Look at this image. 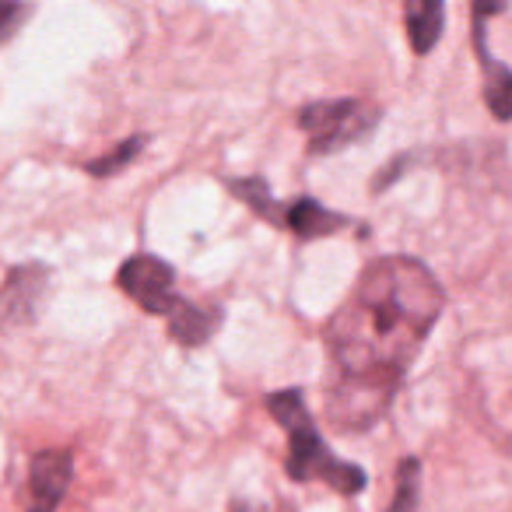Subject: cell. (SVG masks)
Here are the masks:
<instances>
[{
	"mask_svg": "<svg viewBox=\"0 0 512 512\" xmlns=\"http://www.w3.org/2000/svg\"><path fill=\"white\" fill-rule=\"evenodd\" d=\"M46 292H50V267L22 264L0 285V330L29 327L43 313Z\"/></svg>",
	"mask_w": 512,
	"mask_h": 512,
	"instance_id": "obj_5",
	"label": "cell"
},
{
	"mask_svg": "<svg viewBox=\"0 0 512 512\" xmlns=\"http://www.w3.org/2000/svg\"><path fill=\"white\" fill-rule=\"evenodd\" d=\"M148 148V137L144 134H134V137H127L123 144H116L113 151H106L102 158H92V162L85 165L92 176H99V179H106V176H113V172H120V169H127L130 162H134L141 151Z\"/></svg>",
	"mask_w": 512,
	"mask_h": 512,
	"instance_id": "obj_12",
	"label": "cell"
},
{
	"mask_svg": "<svg viewBox=\"0 0 512 512\" xmlns=\"http://www.w3.org/2000/svg\"><path fill=\"white\" fill-rule=\"evenodd\" d=\"M348 225L351 218L330 211V207H323L313 197H299L292 204H285V228L299 235V239H323V235H334Z\"/></svg>",
	"mask_w": 512,
	"mask_h": 512,
	"instance_id": "obj_7",
	"label": "cell"
},
{
	"mask_svg": "<svg viewBox=\"0 0 512 512\" xmlns=\"http://www.w3.org/2000/svg\"><path fill=\"white\" fill-rule=\"evenodd\" d=\"M418 477L421 463L407 456L397 467V491H393V502L386 505V512H418Z\"/></svg>",
	"mask_w": 512,
	"mask_h": 512,
	"instance_id": "obj_14",
	"label": "cell"
},
{
	"mask_svg": "<svg viewBox=\"0 0 512 512\" xmlns=\"http://www.w3.org/2000/svg\"><path fill=\"white\" fill-rule=\"evenodd\" d=\"M442 306V285L414 256H379L358 274L327 323V418L337 428L365 432L383 418Z\"/></svg>",
	"mask_w": 512,
	"mask_h": 512,
	"instance_id": "obj_1",
	"label": "cell"
},
{
	"mask_svg": "<svg viewBox=\"0 0 512 512\" xmlns=\"http://www.w3.org/2000/svg\"><path fill=\"white\" fill-rule=\"evenodd\" d=\"M299 127L309 134V155H334L379 127V106L365 99L309 102L299 109Z\"/></svg>",
	"mask_w": 512,
	"mask_h": 512,
	"instance_id": "obj_3",
	"label": "cell"
},
{
	"mask_svg": "<svg viewBox=\"0 0 512 512\" xmlns=\"http://www.w3.org/2000/svg\"><path fill=\"white\" fill-rule=\"evenodd\" d=\"M267 411L288 432V477L292 481H323L341 495H358L365 488V470L358 463H348L341 456L330 453L323 442L320 428H316L313 414H309L306 400L299 390H278L267 397Z\"/></svg>",
	"mask_w": 512,
	"mask_h": 512,
	"instance_id": "obj_2",
	"label": "cell"
},
{
	"mask_svg": "<svg viewBox=\"0 0 512 512\" xmlns=\"http://www.w3.org/2000/svg\"><path fill=\"white\" fill-rule=\"evenodd\" d=\"M509 11V0H470V22H474V46H477V60L481 67L491 64L488 53V22Z\"/></svg>",
	"mask_w": 512,
	"mask_h": 512,
	"instance_id": "obj_13",
	"label": "cell"
},
{
	"mask_svg": "<svg viewBox=\"0 0 512 512\" xmlns=\"http://www.w3.org/2000/svg\"><path fill=\"white\" fill-rule=\"evenodd\" d=\"M74 456L71 449H43L29 463V505L25 512H57L71 488Z\"/></svg>",
	"mask_w": 512,
	"mask_h": 512,
	"instance_id": "obj_6",
	"label": "cell"
},
{
	"mask_svg": "<svg viewBox=\"0 0 512 512\" xmlns=\"http://www.w3.org/2000/svg\"><path fill=\"white\" fill-rule=\"evenodd\" d=\"M116 285L127 299H134L144 313L165 316L169 320L183 299L176 295V271L165 264L162 256L137 253L116 271Z\"/></svg>",
	"mask_w": 512,
	"mask_h": 512,
	"instance_id": "obj_4",
	"label": "cell"
},
{
	"mask_svg": "<svg viewBox=\"0 0 512 512\" xmlns=\"http://www.w3.org/2000/svg\"><path fill=\"white\" fill-rule=\"evenodd\" d=\"M228 190H232L235 197H239L242 204H246L253 214H260V218L271 221V225L285 228V204H281V200L274 197L271 186H267V179H264V176L228 179Z\"/></svg>",
	"mask_w": 512,
	"mask_h": 512,
	"instance_id": "obj_10",
	"label": "cell"
},
{
	"mask_svg": "<svg viewBox=\"0 0 512 512\" xmlns=\"http://www.w3.org/2000/svg\"><path fill=\"white\" fill-rule=\"evenodd\" d=\"M404 22H407V43L418 57L435 50L446 25V8L442 0H404Z\"/></svg>",
	"mask_w": 512,
	"mask_h": 512,
	"instance_id": "obj_8",
	"label": "cell"
},
{
	"mask_svg": "<svg viewBox=\"0 0 512 512\" xmlns=\"http://www.w3.org/2000/svg\"><path fill=\"white\" fill-rule=\"evenodd\" d=\"M221 323V309L218 306H197V302H179L176 313L169 316V334L176 344L183 348H200L214 337Z\"/></svg>",
	"mask_w": 512,
	"mask_h": 512,
	"instance_id": "obj_9",
	"label": "cell"
},
{
	"mask_svg": "<svg viewBox=\"0 0 512 512\" xmlns=\"http://www.w3.org/2000/svg\"><path fill=\"white\" fill-rule=\"evenodd\" d=\"M18 15H22V4H15V0H0V36L18 22Z\"/></svg>",
	"mask_w": 512,
	"mask_h": 512,
	"instance_id": "obj_15",
	"label": "cell"
},
{
	"mask_svg": "<svg viewBox=\"0 0 512 512\" xmlns=\"http://www.w3.org/2000/svg\"><path fill=\"white\" fill-rule=\"evenodd\" d=\"M484 102H488L491 116L502 123L512 120V71L505 64L491 60L484 67Z\"/></svg>",
	"mask_w": 512,
	"mask_h": 512,
	"instance_id": "obj_11",
	"label": "cell"
}]
</instances>
